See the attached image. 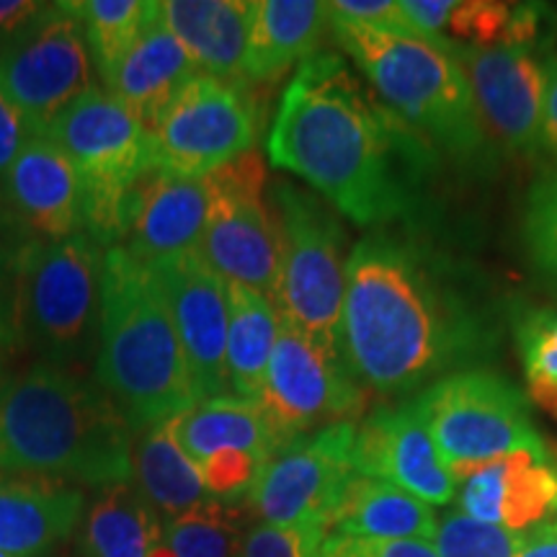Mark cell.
I'll list each match as a JSON object with an SVG mask.
<instances>
[{
  "label": "cell",
  "mask_w": 557,
  "mask_h": 557,
  "mask_svg": "<svg viewBox=\"0 0 557 557\" xmlns=\"http://www.w3.org/2000/svg\"><path fill=\"white\" fill-rule=\"evenodd\" d=\"M504 323L491 278L413 230L380 227L348 253L341 351L382 398L491 364Z\"/></svg>",
  "instance_id": "6da1fadb"
},
{
  "label": "cell",
  "mask_w": 557,
  "mask_h": 557,
  "mask_svg": "<svg viewBox=\"0 0 557 557\" xmlns=\"http://www.w3.org/2000/svg\"><path fill=\"white\" fill-rule=\"evenodd\" d=\"M269 160L308 181L361 227L413 220L438 171V152L369 94L346 60L318 52L297 67L269 129Z\"/></svg>",
  "instance_id": "7a4b0ae2"
},
{
  "label": "cell",
  "mask_w": 557,
  "mask_h": 557,
  "mask_svg": "<svg viewBox=\"0 0 557 557\" xmlns=\"http://www.w3.org/2000/svg\"><path fill=\"white\" fill-rule=\"evenodd\" d=\"M127 416L96 382L65 367L34 364L0 403V472L109 487L135 475Z\"/></svg>",
  "instance_id": "3957f363"
},
{
  "label": "cell",
  "mask_w": 557,
  "mask_h": 557,
  "mask_svg": "<svg viewBox=\"0 0 557 557\" xmlns=\"http://www.w3.org/2000/svg\"><path fill=\"white\" fill-rule=\"evenodd\" d=\"M96 385L127 416L132 431L173 421L197 393L173 320L148 269L120 246L107 250Z\"/></svg>",
  "instance_id": "277c9868"
},
{
  "label": "cell",
  "mask_w": 557,
  "mask_h": 557,
  "mask_svg": "<svg viewBox=\"0 0 557 557\" xmlns=\"http://www.w3.org/2000/svg\"><path fill=\"white\" fill-rule=\"evenodd\" d=\"M344 52L364 73L374 96L416 135L447 152L459 169L491 173L498 148L480 116L475 94L451 45L413 34L331 26Z\"/></svg>",
  "instance_id": "5b68a950"
},
{
  "label": "cell",
  "mask_w": 557,
  "mask_h": 557,
  "mask_svg": "<svg viewBox=\"0 0 557 557\" xmlns=\"http://www.w3.org/2000/svg\"><path fill=\"white\" fill-rule=\"evenodd\" d=\"M103 261L107 250L86 233L13 248L16 341L41 364L70 369L99 346Z\"/></svg>",
  "instance_id": "8992f818"
},
{
  "label": "cell",
  "mask_w": 557,
  "mask_h": 557,
  "mask_svg": "<svg viewBox=\"0 0 557 557\" xmlns=\"http://www.w3.org/2000/svg\"><path fill=\"white\" fill-rule=\"evenodd\" d=\"M45 137L65 152L81 176L83 233L103 250L114 248L132 191L160 169L152 129L127 103L94 86L62 111Z\"/></svg>",
  "instance_id": "52a82bcc"
},
{
  "label": "cell",
  "mask_w": 557,
  "mask_h": 557,
  "mask_svg": "<svg viewBox=\"0 0 557 557\" xmlns=\"http://www.w3.org/2000/svg\"><path fill=\"white\" fill-rule=\"evenodd\" d=\"M278 225V276L271 302L278 318L341 348L346 295V230L329 201L292 181L271 189Z\"/></svg>",
  "instance_id": "ba28073f"
},
{
  "label": "cell",
  "mask_w": 557,
  "mask_h": 557,
  "mask_svg": "<svg viewBox=\"0 0 557 557\" xmlns=\"http://www.w3.org/2000/svg\"><path fill=\"white\" fill-rule=\"evenodd\" d=\"M416 406L457 485L480 465L508 455L549 462L545 438L534 426L532 403L493 369L449 374L418 393Z\"/></svg>",
  "instance_id": "9c48e42d"
},
{
  "label": "cell",
  "mask_w": 557,
  "mask_h": 557,
  "mask_svg": "<svg viewBox=\"0 0 557 557\" xmlns=\"http://www.w3.org/2000/svg\"><path fill=\"white\" fill-rule=\"evenodd\" d=\"M259 120L248 83L194 75L152 124L158 165L178 176H209L253 152Z\"/></svg>",
  "instance_id": "30bf717a"
},
{
  "label": "cell",
  "mask_w": 557,
  "mask_h": 557,
  "mask_svg": "<svg viewBox=\"0 0 557 557\" xmlns=\"http://www.w3.org/2000/svg\"><path fill=\"white\" fill-rule=\"evenodd\" d=\"M364 387L338 346L282 320L259 406L278 434L295 444L341 421H354L364 408Z\"/></svg>",
  "instance_id": "8fae6325"
},
{
  "label": "cell",
  "mask_w": 557,
  "mask_h": 557,
  "mask_svg": "<svg viewBox=\"0 0 557 557\" xmlns=\"http://www.w3.org/2000/svg\"><path fill=\"white\" fill-rule=\"evenodd\" d=\"M212 209L201 259L227 284L250 287L271 299L278 276V225L267 201L269 173L259 152H248L209 173Z\"/></svg>",
  "instance_id": "7c38bea8"
},
{
  "label": "cell",
  "mask_w": 557,
  "mask_h": 557,
  "mask_svg": "<svg viewBox=\"0 0 557 557\" xmlns=\"http://www.w3.org/2000/svg\"><path fill=\"white\" fill-rule=\"evenodd\" d=\"M0 86L34 135H45L70 103L94 88V62L73 5L47 3L41 16L0 52Z\"/></svg>",
  "instance_id": "4fadbf2b"
},
{
  "label": "cell",
  "mask_w": 557,
  "mask_h": 557,
  "mask_svg": "<svg viewBox=\"0 0 557 557\" xmlns=\"http://www.w3.org/2000/svg\"><path fill=\"white\" fill-rule=\"evenodd\" d=\"M357 423L341 421L297 438L263 465L250 487L256 517L276 527H310L331 532V519L344 498L354 470Z\"/></svg>",
  "instance_id": "5bb4252c"
},
{
  "label": "cell",
  "mask_w": 557,
  "mask_h": 557,
  "mask_svg": "<svg viewBox=\"0 0 557 557\" xmlns=\"http://www.w3.org/2000/svg\"><path fill=\"white\" fill-rule=\"evenodd\" d=\"M555 52L524 45L455 47L487 132L496 135L511 152L540 156Z\"/></svg>",
  "instance_id": "9a60e30c"
},
{
  "label": "cell",
  "mask_w": 557,
  "mask_h": 557,
  "mask_svg": "<svg viewBox=\"0 0 557 557\" xmlns=\"http://www.w3.org/2000/svg\"><path fill=\"white\" fill-rule=\"evenodd\" d=\"M148 274L173 320L197 400L230 395L227 377V282L201 253L158 263Z\"/></svg>",
  "instance_id": "2e32d148"
},
{
  "label": "cell",
  "mask_w": 557,
  "mask_h": 557,
  "mask_svg": "<svg viewBox=\"0 0 557 557\" xmlns=\"http://www.w3.org/2000/svg\"><path fill=\"white\" fill-rule=\"evenodd\" d=\"M354 470L398 485L429 506H449L457 498V480L438 457L416 398L374 408L357 423Z\"/></svg>",
  "instance_id": "e0dca14e"
},
{
  "label": "cell",
  "mask_w": 557,
  "mask_h": 557,
  "mask_svg": "<svg viewBox=\"0 0 557 557\" xmlns=\"http://www.w3.org/2000/svg\"><path fill=\"white\" fill-rule=\"evenodd\" d=\"M209 209V176L194 178L156 169L132 191L116 246L145 269L194 256L205 240Z\"/></svg>",
  "instance_id": "ac0fdd59"
},
{
  "label": "cell",
  "mask_w": 557,
  "mask_h": 557,
  "mask_svg": "<svg viewBox=\"0 0 557 557\" xmlns=\"http://www.w3.org/2000/svg\"><path fill=\"white\" fill-rule=\"evenodd\" d=\"M3 214L29 240H65L83 233V184L50 137L24 145L0 181Z\"/></svg>",
  "instance_id": "d6986e66"
},
{
  "label": "cell",
  "mask_w": 557,
  "mask_h": 557,
  "mask_svg": "<svg viewBox=\"0 0 557 557\" xmlns=\"http://www.w3.org/2000/svg\"><path fill=\"white\" fill-rule=\"evenodd\" d=\"M86 517V496L58 480L0 472V549L45 557L67 542Z\"/></svg>",
  "instance_id": "ffe728a7"
},
{
  "label": "cell",
  "mask_w": 557,
  "mask_h": 557,
  "mask_svg": "<svg viewBox=\"0 0 557 557\" xmlns=\"http://www.w3.org/2000/svg\"><path fill=\"white\" fill-rule=\"evenodd\" d=\"M158 16L199 73L230 83L246 81L256 3L250 0H163ZM250 86V83H248Z\"/></svg>",
  "instance_id": "44dd1931"
},
{
  "label": "cell",
  "mask_w": 557,
  "mask_h": 557,
  "mask_svg": "<svg viewBox=\"0 0 557 557\" xmlns=\"http://www.w3.org/2000/svg\"><path fill=\"white\" fill-rule=\"evenodd\" d=\"M194 75H199L197 65L184 45L165 29L158 16V3H152V13L143 34L101 81L111 96L127 103L152 129L178 88Z\"/></svg>",
  "instance_id": "7402d4cb"
},
{
  "label": "cell",
  "mask_w": 557,
  "mask_h": 557,
  "mask_svg": "<svg viewBox=\"0 0 557 557\" xmlns=\"http://www.w3.org/2000/svg\"><path fill=\"white\" fill-rule=\"evenodd\" d=\"M329 29V3L259 0L246 58V81L253 86V83H276L284 78L297 62L302 65L305 60L318 54V45Z\"/></svg>",
  "instance_id": "603a6c76"
},
{
  "label": "cell",
  "mask_w": 557,
  "mask_h": 557,
  "mask_svg": "<svg viewBox=\"0 0 557 557\" xmlns=\"http://www.w3.org/2000/svg\"><path fill=\"white\" fill-rule=\"evenodd\" d=\"M173 423L181 447L197 465L222 449H246L269 462L289 447L259 403L240 400L235 395L201 400Z\"/></svg>",
  "instance_id": "cb8c5ba5"
},
{
  "label": "cell",
  "mask_w": 557,
  "mask_h": 557,
  "mask_svg": "<svg viewBox=\"0 0 557 557\" xmlns=\"http://www.w3.org/2000/svg\"><path fill=\"white\" fill-rule=\"evenodd\" d=\"M436 513L403 487L354 475L331 519V532L361 540H434Z\"/></svg>",
  "instance_id": "d4e9b609"
},
{
  "label": "cell",
  "mask_w": 557,
  "mask_h": 557,
  "mask_svg": "<svg viewBox=\"0 0 557 557\" xmlns=\"http://www.w3.org/2000/svg\"><path fill=\"white\" fill-rule=\"evenodd\" d=\"M163 542L158 511L129 483L101 487L81 521V557H150Z\"/></svg>",
  "instance_id": "484cf974"
},
{
  "label": "cell",
  "mask_w": 557,
  "mask_h": 557,
  "mask_svg": "<svg viewBox=\"0 0 557 557\" xmlns=\"http://www.w3.org/2000/svg\"><path fill=\"white\" fill-rule=\"evenodd\" d=\"M230 325H227V377L230 395L240 400L261 403L267 369L278 336L276 305L261 292L227 284Z\"/></svg>",
  "instance_id": "4316f807"
},
{
  "label": "cell",
  "mask_w": 557,
  "mask_h": 557,
  "mask_svg": "<svg viewBox=\"0 0 557 557\" xmlns=\"http://www.w3.org/2000/svg\"><path fill=\"white\" fill-rule=\"evenodd\" d=\"M173 421L145 429L135 447V459H132L139 493L169 519L181 517L189 508L209 500L199 465L181 447Z\"/></svg>",
  "instance_id": "83f0119b"
},
{
  "label": "cell",
  "mask_w": 557,
  "mask_h": 557,
  "mask_svg": "<svg viewBox=\"0 0 557 557\" xmlns=\"http://www.w3.org/2000/svg\"><path fill=\"white\" fill-rule=\"evenodd\" d=\"M70 5L81 18L90 62L101 78L129 52L152 13L148 0H81Z\"/></svg>",
  "instance_id": "f1b7e54d"
},
{
  "label": "cell",
  "mask_w": 557,
  "mask_h": 557,
  "mask_svg": "<svg viewBox=\"0 0 557 557\" xmlns=\"http://www.w3.org/2000/svg\"><path fill=\"white\" fill-rule=\"evenodd\" d=\"M557 517V468L553 459L508 455L500 491V527L508 532H529Z\"/></svg>",
  "instance_id": "f546056e"
},
{
  "label": "cell",
  "mask_w": 557,
  "mask_h": 557,
  "mask_svg": "<svg viewBox=\"0 0 557 557\" xmlns=\"http://www.w3.org/2000/svg\"><path fill=\"white\" fill-rule=\"evenodd\" d=\"M243 517L235 508L207 500L165 524V545L176 557H240Z\"/></svg>",
  "instance_id": "4dcf8cb0"
},
{
  "label": "cell",
  "mask_w": 557,
  "mask_h": 557,
  "mask_svg": "<svg viewBox=\"0 0 557 557\" xmlns=\"http://www.w3.org/2000/svg\"><path fill=\"white\" fill-rule=\"evenodd\" d=\"M513 338L529 395L557 418V310L532 308L513 315Z\"/></svg>",
  "instance_id": "1f68e13d"
},
{
  "label": "cell",
  "mask_w": 557,
  "mask_h": 557,
  "mask_svg": "<svg viewBox=\"0 0 557 557\" xmlns=\"http://www.w3.org/2000/svg\"><path fill=\"white\" fill-rule=\"evenodd\" d=\"M521 235L529 261L557 295V169L542 173L529 189Z\"/></svg>",
  "instance_id": "d6a6232c"
},
{
  "label": "cell",
  "mask_w": 557,
  "mask_h": 557,
  "mask_svg": "<svg viewBox=\"0 0 557 557\" xmlns=\"http://www.w3.org/2000/svg\"><path fill=\"white\" fill-rule=\"evenodd\" d=\"M519 545V532L480 524V521L465 517L462 511H447L438 519V557H517Z\"/></svg>",
  "instance_id": "836d02e7"
},
{
  "label": "cell",
  "mask_w": 557,
  "mask_h": 557,
  "mask_svg": "<svg viewBox=\"0 0 557 557\" xmlns=\"http://www.w3.org/2000/svg\"><path fill=\"white\" fill-rule=\"evenodd\" d=\"M263 459L256 457L253 451L246 449H222L209 455L199 462L201 480H205L207 493L212 498H225V500H238L248 496L250 487L256 485Z\"/></svg>",
  "instance_id": "e575fe53"
},
{
  "label": "cell",
  "mask_w": 557,
  "mask_h": 557,
  "mask_svg": "<svg viewBox=\"0 0 557 557\" xmlns=\"http://www.w3.org/2000/svg\"><path fill=\"white\" fill-rule=\"evenodd\" d=\"M323 529L276 527L261 521L243 540L240 557H320L325 540Z\"/></svg>",
  "instance_id": "d590c367"
},
{
  "label": "cell",
  "mask_w": 557,
  "mask_h": 557,
  "mask_svg": "<svg viewBox=\"0 0 557 557\" xmlns=\"http://www.w3.org/2000/svg\"><path fill=\"white\" fill-rule=\"evenodd\" d=\"M513 3H496V0H468L459 3L451 13L449 32L468 39L475 47L504 45L508 24H511Z\"/></svg>",
  "instance_id": "8d00e7d4"
},
{
  "label": "cell",
  "mask_w": 557,
  "mask_h": 557,
  "mask_svg": "<svg viewBox=\"0 0 557 557\" xmlns=\"http://www.w3.org/2000/svg\"><path fill=\"white\" fill-rule=\"evenodd\" d=\"M506 457L493 459L459 480L457 500L465 517L480 524L500 527V491H504Z\"/></svg>",
  "instance_id": "74e56055"
},
{
  "label": "cell",
  "mask_w": 557,
  "mask_h": 557,
  "mask_svg": "<svg viewBox=\"0 0 557 557\" xmlns=\"http://www.w3.org/2000/svg\"><path fill=\"white\" fill-rule=\"evenodd\" d=\"M331 26H348V29H382L398 34H418L410 29L403 16L400 3L395 0H333Z\"/></svg>",
  "instance_id": "f35d334b"
},
{
  "label": "cell",
  "mask_w": 557,
  "mask_h": 557,
  "mask_svg": "<svg viewBox=\"0 0 557 557\" xmlns=\"http://www.w3.org/2000/svg\"><path fill=\"white\" fill-rule=\"evenodd\" d=\"M320 557H438L431 540H361L329 532Z\"/></svg>",
  "instance_id": "ab89813d"
},
{
  "label": "cell",
  "mask_w": 557,
  "mask_h": 557,
  "mask_svg": "<svg viewBox=\"0 0 557 557\" xmlns=\"http://www.w3.org/2000/svg\"><path fill=\"white\" fill-rule=\"evenodd\" d=\"M455 9L457 0H400V11L410 29L421 39L434 41V45H451V39L444 37V32L449 29Z\"/></svg>",
  "instance_id": "60d3db41"
},
{
  "label": "cell",
  "mask_w": 557,
  "mask_h": 557,
  "mask_svg": "<svg viewBox=\"0 0 557 557\" xmlns=\"http://www.w3.org/2000/svg\"><path fill=\"white\" fill-rule=\"evenodd\" d=\"M32 137L37 135L32 132L26 116L21 114V109L9 99L3 86H0V181H3L11 163Z\"/></svg>",
  "instance_id": "b9f144b4"
},
{
  "label": "cell",
  "mask_w": 557,
  "mask_h": 557,
  "mask_svg": "<svg viewBox=\"0 0 557 557\" xmlns=\"http://www.w3.org/2000/svg\"><path fill=\"white\" fill-rule=\"evenodd\" d=\"M47 3H32V0H0V52L9 50L16 37L34 18L41 16Z\"/></svg>",
  "instance_id": "7bdbcfd3"
},
{
  "label": "cell",
  "mask_w": 557,
  "mask_h": 557,
  "mask_svg": "<svg viewBox=\"0 0 557 557\" xmlns=\"http://www.w3.org/2000/svg\"><path fill=\"white\" fill-rule=\"evenodd\" d=\"M16 344L13 325V248L0 240V346Z\"/></svg>",
  "instance_id": "ee69618b"
},
{
  "label": "cell",
  "mask_w": 557,
  "mask_h": 557,
  "mask_svg": "<svg viewBox=\"0 0 557 557\" xmlns=\"http://www.w3.org/2000/svg\"><path fill=\"white\" fill-rule=\"evenodd\" d=\"M517 557H557V517L521 532Z\"/></svg>",
  "instance_id": "f6af8a7d"
},
{
  "label": "cell",
  "mask_w": 557,
  "mask_h": 557,
  "mask_svg": "<svg viewBox=\"0 0 557 557\" xmlns=\"http://www.w3.org/2000/svg\"><path fill=\"white\" fill-rule=\"evenodd\" d=\"M540 156H549L557 160V52L553 60V73H549L547 99H545V120H542Z\"/></svg>",
  "instance_id": "bcb514c9"
},
{
  "label": "cell",
  "mask_w": 557,
  "mask_h": 557,
  "mask_svg": "<svg viewBox=\"0 0 557 557\" xmlns=\"http://www.w3.org/2000/svg\"><path fill=\"white\" fill-rule=\"evenodd\" d=\"M5 351H9V348L5 346H0V403H3V395H5V389L11 387V372H9V361H5Z\"/></svg>",
  "instance_id": "7dc6e473"
},
{
  "label": "cell",
  "mask_w": 557,
  "mask_h": 557,
  "mask_svg": "<svg viewBox=\"0 0 557 557\" xmlns=\"http://www.w3.org/2000/svg\"><path fill=\"white\" fill-rule=\"evenodd\" d=\"M150 557H176V555H173V553H171V547H169V545H165V542H163V545H160V547H156V549H152V553H150Z\"/></svg>",
  "instance_id": "c3c4849f"
},
{
  "label": "cell",
  "mask_w": 557,
  "mask_h": 557,
  "mask_svg": "<svg viewBox=\"0 0 557 557\" xmlns=\"http://www.w3.org/2000/svg\"><path fill=\"white\" fill-rule=\"evenodd\" d=\"M0 557H13V555H9V553H3V549H0Z\"/></svg>",
  "instance_id": "681fc988"
}]
</instances>
